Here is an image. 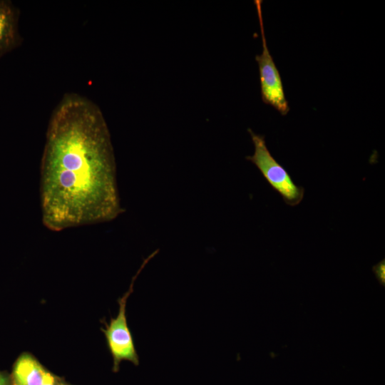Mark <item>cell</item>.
I'll return each instance as SVG.
<instances>
[{"label":"cell","instance_id":"obj_9","mask_svg":"<svg viewBox=\"0 0 385 385\" xmlns=\"http://www.w3.org/2000/svg\"><path fill=\"white\" fill-rule=\"evenodd\" d=\"M0 385H7V379L1 374H0Z\"/></svg>","mask_w":385,"mask_h":385},{"label":"cell","instance_id":"obj_4","mask_svg":"<svg viewBox=\"0 0 385 385\" xmlns=\"http://www.w3.org/2000/svg\"><path fill=\"white\" fill-rule=\"evenodd\" d=\"M156 252L151 254L143 263L136 275L133 279L130 287L128 292L119 300V311L117 317L111 320L108 326L104 330L107 342L114 359L115 366H118L122 360L130 361L138 364V357L135 349L133 340L128 327L125 306L127 298L132 292L133 284L135 279L143 270L150 258L153 257Z\"/></svg>","mask_w":385,"mask_h":385},{"label":"cell","instance_id":"obj_8","mask_svg":"<svg viewBox=\"0 0 385 385\" xmlns=\"http://www.w3.org/2000/svg\"><path fill=\"white\" fill-rule=\"evenodd\" d=\"M42 385H56L54 377L46 371L43 374Z\"/></svg>","mask_w":385,"mask_h":385},{"label":"cell","instance_id":"obj_6","mask_svg":"<svg viewBox=\"0 0 385 385\" xmlns=\"http://www.w3.org/2000/svg\"><path fill=\"white\" fill-rule=\"evenodd\" d=\"M45 371L33 357L22 355L16 362L14 371V385H42Z\"/></svg>","mask_w":385,"mask_h":385},{"label":"cell","instance_id":"obj_7","mask_svg":"<svg viewBox=\"0 0 385 385\" xmlns=\"http://www.w3.org/2000/svg\"><path fill=\"white\" fill-rule=\"evenodd\" d=\"M372 271L379 284L384 287L385 285V260L383 259L374 265Z\"/></svg>","mask_w":385,"mask_h":385},{"label":"cell","instance_id":"obj_5","mask_svg":"<svg viewBox=\"0 0 385 385\" xmlns=\"http://www.w3.org/2000/svg\"><path fill=\"white\" fill-rule=\"evenodd\" d=\"M19 11L9 1L0 0V58L20 43Z\"/></svg>","mask_w":385,"mask_h":385},{"label":"cell","instance_id":"obj_2","mask_svg":"<svg viewBox=\"0 0 385 385\" xmlns=\"http://www.w3.org/2000/svg\"><path fill=\"white\" fill-rule=\"evenodd\" d=\"M248 132L251 136L255 151L246 160L252 163L270 185L282 197L289 206H297L303 200L304 188L298 186L293 181L287 170L276 160L268 150L265 136L256 134L250 128Z\"/></svg>","mask_w":385,"mask_h":385},{"label":"cell","instance_id":"obj_3","mask_svg":"<svg viewBox=\"0 0 385 385\" xmlns=\"http://www.w3.org/2000/svg\"><path fill=\"white\" fill-rule=\"evenodd\" d=\"M254 2L258 16L262 45V53L255 56L259 66L262 99L265 103L270 105L285 115L289 108L284 96L280 74L267 45L262 11V1L255 0Z\"/></svg>","mask_w":385,"mask_h":385},{"label":"cell","instance_id":"obj_1","mask_svg":"<svg viewBox=\"0 0 385 385\" xmlns=\"http://www.w3.org/2000/svg\"><path fill=\"white\" fill-rule=\"evenodd\" d=\"M40 197L43 224L55 232L108 222L124 212L107 123L86 97L66 94L51 115Z\"/></svg>","mask_w":385,"mask_h":385}]
</instances>
